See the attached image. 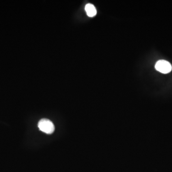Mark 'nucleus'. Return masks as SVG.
I'll return each mask as SVG.
<instances>
[{"mask_svg":"<svg viewBox=\"0 0 172 172\" xmlns=\"http://www.w3.org/2000/svg\"><path fill=\"white\" fill-rule=\"evenodd\" d=\"M85 10L89 17H92L96 15V9L92 4H87L85 6Z\"/></svg>","mask_w":172,"mask_h":172,"instance_id":"3","label":"nucleus"},{"mask_svg":"<svg viewBox=\"0 0 172 172\" xmlns=\"http://www.w3.org/2000/svg\"><path fill=\"white\" fill-rule=\"evenodd\" d=\"M38 126L40 131L46 134H51L55 131L53 122L49 119H43L39 122Z\"/></svg>","mask_w":172,"mask_h":172,"instance_id":"1","label":"nucleus"},{"mask_svg":"<svg viewBox=\"0 0 172 172\" xmlns=\"http://www.w3.org/2000/svg\"><path fill=\"white\" fill-rule=\"evenodd\" d=\"M155 68L159 72L163 74L169 73L172 70L171 64L164 60H160L157 62Z\"/></svg>","mask_w":172,"mask_h":172,"instance_id":"2","label":"nucleus"}]
</instances>
